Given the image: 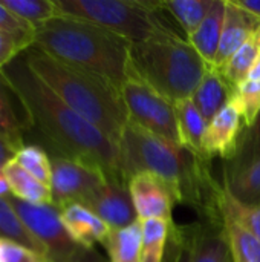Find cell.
<instances>
[{"instance_id": "obj_1", "label": "cell", "mask_w": 260, "mask_h": 262, "mask_svg": "<svg viewBox=\"0 0 260 262\" xmlns=\"http://www.w3.org/2000/svg\"><path fill=\"white\" fill-rule=\"evenodd\" d=\"M0 75L17 97L29 130H37L54 152L100 169L109 181L127 184L121 147L70 109L21 55L5 66Z\"/></svg>"}, {"instance_id": "obj_2", "label": "cell", "mask_w": 260, "mask_h": 262, "mask_svg": "<svg viewBox=\"0 0 260 262\" xmlns=\"http://www.w3.org/2000/svg\"><path fill=\"white\" fill-rule=\"evenodd\" d=\"M120 147L127 184L136 173H152L169 187L175 204H187L205 223L221 226L218 200L222 184L211 177V161L130 121L124 127Z\"/></svg>"}, {"instance_id": "obj_3", "label": "cell", "mask_w": 260, "mask_h": 262, "mask_svg": "<svg viewBox=\"0 0 260 262\" xmlns=\"http://www.w3.org/2000/svg\"><path fill=\"white\" fill-rule=\"evenodd\" d=\"M132 45L93 23L58 15L35 29L32 48L61 63L100 75L121 91Z\"/></svg>"}, {"instance_id": "obj_4", "label": "cell", "mask_w": 260, "mask_h": 262, "mask_svg": "<svg viewBox=\"0 0 260 262\" xmlns=\"http://www.w3.org/2000/svg\"><path fill=\"white\" fill-rule=\"evenodd\" d=\"M31 71L70 109L90 121L118 146L129 121L121 91L109 80L61 63L29 48L21 54Z\"/></svg>"}, {"instance_id": "obj_5", "label": "cell", "mask_w": 260, "mask_h": 262, "mask_svg": "<svg viewBox=\"0 0 260 262\" xmlns=\"http://www.w3.org/2000/svg\"><path fill=\"white\" fill-rule=\"evenodd\" d=\"M129 64L173 103L190 98L208 68L185 37L133 43Z\"/></svg>"}, {"instance_id": "obj_6", "label": "cell", "mask_w": 260, "mask_h": 262, "mask_svg": "<svg viewBox=\"0 0 260 262\" xmlns=\"http://www.w3.org/2000/svg\"><path fill=\"white\" fill-rule=\"evenodd\" d=\"M61 15L93 23L130 43L185 37L164 17L159 0H55Z\"/></svg>"}, {"instance_id": "obj_7", "label": "cell", "mask_w": 260, "mask_h": 262, "mask_svg": "<svg viewBox=\"0 0 260 262\" xmlns=\"http://www.w3.org/2000/svg\"><path fill=\"white\" fill-rule=\"evenodd\" d=\"M6 198L25 226L43 246L46 262H109L100 252L81 246L70 236L55 206H34L11 195Z\"/></svg>"}, {"instance_id": "obj_8", "label": "cell", "mask_w": 260, "mask_h": 262, "mask_svg": "<svg viewBox=\"0 0 260 262\" xmlns=\"http://www.w3.org/2000/svg\"><path fill=\"white\" fill-rule=\"evenodd\" d=\"M121 95L130 123L182 146L175 103L144 81L130 64Z\"/></svg>"}, {"instance_id": "obj_9", "label": "cell", "mask_w": 260, "mask_h": 262, "mask_svg": "<svg viewBox=\"0 0 260 262\" xmlns=\"http://www.w3.org/2000/svg\"><path fill=\"white\" fill-rule=\"evenodd\" d=\"M51 166L52 206H55L58 210L67 204H81L84 198L109 181L100 169L70 160L54 150L51 154Z\"/></svg>"}, {"instance_id": "obj_10", "label": "cell", "mask_w": 260, "mask_h": 262, "mask_svg": "<svg viewBox=\"0 0 260 262\" xmlns=\"http://www.w3.org/2000/svg\"><path fill=\"white\" fill-rule=\"evenodd\" d=\"M244 129V115L236 97H233V100L207 124L202 141L204 155L208 160L219 157L224 160V163L230 161L236 154V147Z\"/></svg>"}, {"instance_id": "obj_11", "label": "cell", "mask_w": 260, "mask_h": 262, "mask_svg": "<svg viewBox=\"0 0 260 262\" xmlns=\"http://www.w3.org/2000/svg\"><path fill=\"white\" fill-rule=\"evenodd\" d=\"M81 204L92 210L110 229H123L139 220L135 212L129 187L123 183L106 181L84 198Z\"/></svg>"}, {"instance_id": "obj_12", "label": "cell", "mask_w": 260, "mask_h": 262, "mask_svg": "<svg viewBox=\"0 0 260 262\" xmlns=\"http://www.w3.org/2000/svg\"><path fill=\"white\" fill-rule=\"evenodd\" d=\"M127 187L135 212L141 221L156 218L173 223L175 200L169 187L159 178L141 172L129 180Z\"/></svg>"}, {"instance_id": "obj_13", "label": "cell", "mask_w": 260, "mask_h": 262, "mask_svg": "<svg viewBox=\"0 0 260 262\" xmlns=\"http://www.w3.org/2000/svg\"><path fill=\"white\" fill-rule=\"evenodd\" d=\"M260 26V20L248 11L242 9L234 3V0H227L225 5V20L221 35L219 49L213 68H222L225 61L251 37L256 35Z\"/></svg>"}, {"instance_id": "obj_14", "label": "cell", "mask_w": 260, "mask_h": 262, "mask_svg": "<svg viewBox=\"0 0 260 262\" xmlns=\"http://www.w3.org/2000/svg\"><path fill=\"white\" fill-rule=\"evenodd\" d=\"M60 216L70 236L84 247L95 249V244L103 246L112 230L92 210L78 203L60 209Z\"/></svg>"}, {"instance_id": "obj_15", "label": "cell", "mask_w": 260, "mask_h": 262, "mask_svg": "<svg viewBox=\"0 0 260 262\" xmlns=\"http://www.w3.org/2000/svg\"><path fill=\"white\" fill-rule=\"evenodd\" d=\"M234 94L236 88L225 80L221 69L208 66L199 86L190 98L208 124L233 100Z\"/></svg>"}, {"instance_id": "obj_16", "label": "cell", "mask_w": 260, "mask_h": 262, "mask_svg": "<svg viewBox=\"0 0 260 262\" xmlns=\"http://www.w3.org/2000/svg\"><path fill=\"white\" fill-rule=\"evenodd\" d=\"M227 0H215L210 12L199 25V28L187 37V41L201 55L207 66H213L221 43Z\"/></svg>"}, {"instance_id": "obj_17", "label": "cell", "mask_w": 260, "mask_h": 262, "mask_svg": "<svg viewBox=\"0 0 260 262\" xmlns=\"http://www.w3.org/2000/svg\"><path fill=\"white\" fill-rule=\"evenodd\" d=\"M3 172L6 175V180L9 183L11 196L28 203L34 206H44L52 204V193L51 187L44 186L38 180H35L32 175H29L15 160H9L6 164H3Z\"/></svg>"}, {"instance_id": "obj_18", "label": "cell", "mask_w": 260, "mask_h": 262, "mask_svg": "<svg viewBox=\"0 0 260 262\" xmlns=\"http://www.w3.org/2000/svg\"><path fill=\"white\" fill-rule=\"evenodd\" d=\"M192 262H233L221 226L208 223L193 226Z\"/></svg>"}, {"instance_id": "obj_19", "label": "cell", "mask_w": 260, "mask_h": 262, "mask_svg": "<svg viewBox=\"0 0 260 262\" xmlns=\"http://www.w3.org/2000/svg\"><path fill=\"white\" fill-rule=\"evenodd\" d=\"M14 98L17 97L0 75V138L17 154L26 146L25 134L29 127L26 118L18 115Z\"/></svg>"}, {"instance_id": "obj_20", "label": "cell", "mask_w": 260, "mask_h": 262, "mask_svg": "<svg viewBox=\"0 0 260 262\" xmlns=\"http://www.w3.org/2000/svg\"><path fill=\"white\" fill-rule=\"evenodd\" d=\"M103 247L109 262H141L143 223L141 220L123 229H112Z\"/></svg>"}, {"instance_id": "obj_21", "label": "cell", "mask_w": 260, "mask_h": 262, "mask_svg": "<svg viewBox=\"0 0 260 262\" xmlns=\"http://www.w3.org/2000/svg\"><path fill=\"white\" fill-rule=\"evenodd\" d=\"M175 109H176L182 146L192 150L195 155L208 160L204 155V149H202V141H204V135L207 130V121L198 111L196 104L193 103L192 98H185V100L176 101Z\"/></svg>"}, {"instance_id": "obj_22", "label": "cell", "mask_w": 260, "mask_h": 262, "mask_svg": "<svg viewBox=\"0 0 260 262\" xmlns=\"http://www.w3.org/2000/svg\"><path fill=\"white\" fill-rule=\"evenodd\" d=\"M0 238L14 241L17 244L32 250L44 261L43 246L32 235V232L25 226V223L15 212L12 204L8 201V198H0Z\"/></svg>"}, {"instance_id": "obj_23", "label": "cell", "mask_w": 260, "mask_h": 262, "mask_svg": "<svg viewBox=\"0 0 260 262\" xmlns=\"http://www.w3.org/2000/svg\"><path fill=\"white\" fill-rule=\"evenodd\" d=\"M215 0H167L161 2L162 9L169 12L179 25L185 38L192 35L210 12Z\"/></svg>"}, {"instance_id": "obj_24", "label": "cell", "mask_w": 260, "mask_h": 262, "mask_svg": "<svg viewBox=\"0 0 260 262\" xmlns=\"http://www.w3.org/2000/svg\"><path fill=\"white\" fill-rule=\"evenodd\" d=\"M222 235L228 244L233 262H260V239L238 226L222 218Z\"/></svg>"}, {"instance_id": "obj_25", "label": "cell", "mask_w": 260, "mask_h": 262, "mask_svg": "<svg viewBox=\"0 0 260 262\" xmlns=\"http://www.w3.org/2000/svg\"><path fill=\"white\" fill-rule=\"evenodd\" d=\"M222 187L245 204L260 206V160L230 175H222Z\"/></svg>"}, {"instance_id": "obj_26", "label": "cell", "mask_w": 260, "mask_h": 262, "mask_svg": "<svg viewBox=\"0 0 260 262\" xmlns=\"http://www.w3.org/2000/svg\"><path fill=\"white\" fill-rule=\"evenodd\" d=\"M218 207L221 220H230L260 239V206L245 204L231 196L224 187L219 193Z\"/></svg>"}, {"instance_id": "obj_27", "label": "cell", "mask_w": 260, "mask_h": 262, "mask_svg": "<svg viewBox=\"0 0 260 262\" xmlns=\"http://www.w3.org/2000/svg\"><path fill=\"white\" fill-rule=\"evenodd\" d=\"M260 160V112L254 123L245 127L241 134L234 157L224 163L222 175L236 173Z\"/></svg>"}, {"instance_id": "obj_28", "label": "cell", "mask_w": 260, "mask_h": 262, "mask_svg": "<svg viewBox=\"0 0 260 262\" xmlns=\"http://www.w3.org/2000/svg\"><path fill=\"white\" fill-rule=\"evenodd\" d=\"M143 223V252L141 262H162L175 223L164 220H144Z\"/></svg>"}, {"instance_id": "obj_29", "label": "cell", "mask_w": 260, "mask_h": 262, "mask_svg": "<svg viewBox=\"0 0 260 262\" xmlns=\"http://www.w3.org/2000/svg\"><path fill=\"white\" fill-rule=\"evenodd\" d=\"M0 3L34 29L61 15L55 0H0Z\"/></svg>"}, {"instance_id": "obj_30", "label": "cell", "mask_w": 260, "mask_h": 262, "mask_svg": "<svg viewBox=\"0 0 260 262\" xmlns=\"http://www.w3.org/2000/svg\"><path fill=\"white\" fill-rule=\"evenodd\" d=\"M260 54V48L256 40V35L251 37L247 43H244L227 61L221 69L222 75L225 77V80L233 86L238 88L239 84H242L247 78L248 74L254 64V61L257 60Z\"/></svg>"}, {"instance_id": "obj_31", "label": "cell", "mask_w": 260, "mask_h": 262, "mask_svg": "<svg viewBox=\"0 0 260 262\" xmlns=\"http://www.w3.org/2000/svg\"><path fill=\"white\" fill-rule=\"evenodd\" d=\"M17 163L35 180L51 187V155L38 144H26L15 154Z\"/></svg>"}, {"instance_id": "obj_32", "label": "cell", "mask_w": 260, "mask_h": 262, "mask_svg": "<svg viewBox=\"0 0 260 262\" xmlns=\"http://www.w3.org/2000/svg\"><path fill=\"white\" fill-rule=\"evenodd\" d=\"M234 97L241 106L245 127L251 126L260 112V80H245L236 88Z\"/></svg>"}, {"instance_id": "obj_33", "label": "cell", "mask_w": 260, "mask_h": 262, "mask_svg": "<svg viewBox=\"0 0 260 262\" xmlns=\"http://www.w3.org/2000/svg\"><path fill=\"white\" fill-rule=\"evenodd\" d=\"M34 35H14L0 29V71L32 48Z\"/></svg>"}, {"instance_id": "obj_34", "label": "cell", "mask_w": 260, "mask_h": 262, "mask_svg": "<svg viewBox=\"0 0 260 262\" xmlns=\"http://www.w3.org/2000/svg\"><path fill=\"white\" fill-rule=\"evenodd\" d=\"M192 238L193 227H176L173 224L167 246L172 262H192Z\"/></svg>"}, {"instance_id": "obj_35", "label": "cell", "mask_w": 260, "mask_h": 262, "mask_svg": "<svg viewBox=\"0 0 260 262\" xmlns=\"http://www.w3.org/2000/svg\"><path fill=\"white\" fill-rule=\"evenodd\" d=\"M2 262H44L32 250L2 238Z\"/></svg>"}, {"instance_id": "obj_36", "label": "cell", "mask_w": 260, "mask_h": 262, "mask_svg": "<svg viewBox=\"0 0 260 262\" xmlns=\"http://www.w3.org/2000/svg\"><path fill=\"white\" fill-rule=\"evenodd\" d=\"M0 29L14 35H34L35 29L0 3Z\"/></svg>"}, {"instance_id": "obj_37", "label": "cell", "mask_w": 260, "mask_h": 262, "mask_svg": "<svg viewBox=\"0 0 260 262\" xmlns=\"http://www.w3.org/2000/svg\"><path fill=\"white\" fill-rule=\"evenodd\" d=\"M234 3L260 20V0H234Z\"/></svg>"}, {"instance_id": "obj_38", "label": "cell", "mask_w": 260, "mask_h": 262, "mask_svg": "<svg viewBox=\"0 0 260 262\" xmlns=\"http://www.w3.org/2000/svg\"><path fill=\"white\" fill-rule=\"evenodd\" d=\"M14 157H15V152L0 138V167H3V164H6Z\"/></svg>"}, {"instance_id": "obj_39", "label": "cell", "mask_w": 260, "mask_h": 262, "mask_svg": "<svg viewBox=\"0 0 260 262\" xmlns=\"http://www.w3.org/2000/svg\"><path fill=\"white\" fill-rule=\"evenodd\" d=\"M11 195V189H9V183L6 180V175L3 172V169L0 167V198H6Z\"/></svg>"}, {"instance_id": "obj_40", "label": "cell", "mask_w": 260, "mask_h": 262, "mask_svg": "<svg viewBox=\"0 0 260 262\" xmlns=\"http://www.w3.org/2000/svg\"><path fill=\"white\" fill-rule=\"evenodd\" d=\"M247 80H260V54L259 57H257V60L254 61V64H253Z\"/></svg>"}, {"instance_id": "obj_41", "label": "cell", "mask_w": 260, "mask_h": 262, "mask_svg": "<svg viewBox=\"0 0 260 262\" xmlns=\"http://www.w3.org/2000/svg\"><path fill=\"white\" fill-rule=\"evenodd\" d=\"M256 40H257V45H259L260 48V26L259 29H257V32H256Z\"/></svg>"}, {"instance_id": "obj_42", "label": "cell", "mask_w": 260, "mask_h": 262, "mask_svg": "<svg viewBox=\"0 0 260 262\" xmlns=\"http://www.w3.org/2000/svg\"><path fill=\"white\" fill-rule=\"evenodd\" d=\"M0 262H2V238H0Z\"/></svg>"}]
</instances>
